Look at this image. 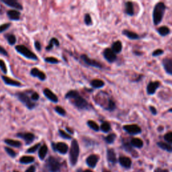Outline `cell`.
<instances>
[{"label": "cell", "instance_id": "6da1fadb", "mask_svg": "<svg viewBox=\"0 0 172 172\" xmlns=\"http://www.w3.org/2000/svg\"><path fill=\"white\" fill-rule=\"evenodd\" d=\"M65 98L69 100L74 107L80 111H88L92 108V105L79 94L77 90H70L65 94Z\"/></svg>", "mask_w": 172, "mask_h": 172}, {"label": "cell", "instance_id": "7a4b0ae2", "mask_svg": "<svg viewBox=\"0 0 172 172\" xmlns=\"http://www.w3.org/2000/svg\"><path fill=\"white\" fill-rule=\"evenodd\" d=\"M167 7L163 2H159L155 4L153 12V20L155 26L159 24L162 22Z\"/></svg>", "mask_w": 172, "mask_h": 172}, {"label": "cell", "instance_id": "3957f363", "mask_svg": "<svg viewBox=\"0 0 172 172\" xmlns=\"http://www.w3.org/2000/svg\"><path fill=\"white\" fill-rule=\"evenodd\" d=\"M79 155V145L76 139H73L71 142L69 151V162L72 165H76Z\"/></svg>", "mask_w": 172, "mask_h": 172}, {"label": "cell", "instance_id": "277c9868", "mask_svg": "<svg viewBox=\"0 0 172 172\" xmlns=\"http://www.w3.org/2000/svg\"><path fill=\"white\" fill-rule=\"evenodd\" d=\"M18 99L23 103L28 110H33L36 106V104L34 101L31 100L26 92H18L16 94Z\"/></svg>", "mask_w": 172, "mask_h": 172}, {"label": "cell", "instance_id": "5b68a950", "mask_svg": "<svg viewBox=\"0 0 172 172\" xmlns=\"http://www.w3.org/2000/svg\"><path fill=\"white\" fill-rule=\"evenodd\" d=\"M15 49L18 53H20V55H22V56L26 57L28 59L38 61V57L24 45H17L15 47Z\"/></svg>", "mask_w": 172, "mask_h": 172}, {"label": "cell", "instance_id": "8992f818", "mask_svg": "<svg viewBox=\"0 0 172 172\" xmlns=\"http://www.w3.org/2000/svg\"><path fill=\"white\" fill-rule=\"evenodd\" d=\"M46 167L50 172H58L61 169V164L54 157H49L46 161Z\"/></svg>", "mask_w": 172, "mask_h": 172}, {"label": "cell", "instance_id": "52a82bcc", "mask_svg": "<svg viewBox=\"0 0 172 172\" xmlns=\"http://www.w3.org/2000/svg\"><path fill=\"white\" fill-rule=\"evenodd\" d=\"M80 59L83 62L87 65L92 67L97 68V69H101L103 68V65L101 63H100L94 59L89 58L88 56L86 54H83L80 56Z\"/></svg>", "mask_w": 172, "mask_h": 172}, {"label": "cell", "instance_id": "ba28073f", "mask_svg": "<svg viewBox=\"0 0 172 172\" xmlns=\"http://www.w3.org/2000/svg\"><path fill=\"white\" fill-rule=\"evenodd\" d=\"M123 130L130 135H136L141 133L142 130L139 126L136 125H126L123 127Z\"/></svg>", "mask_w": 172, "mask_h": 172}, {"label": "cell", "instance_id": "9c48e42d", "mask_svg": "<svg viewBox=\"0 0 172 172\" xmlns=\"http://www.w3.org/2000/svg\"><path fill=\"white\" fill-rule=\"evenodd\" d=\"M51 145L52 147H53V151H57V152L61 153V154H66V153L68 152V151H69V147H68V145H67L66 143H63V142H59V143L57 144L53 142V143H51Z\"/></svg>", "mask_w": 172, "mask_h": 172}, {"label": "cell", "instance_id": "30bf717a", "mask_svg": "<svg viewBox=\"0 0 172 172\" xmlns=\"http://www.w3.org/2000/svg\"><path fill=\"white\" fill-rule=\"evenodd\" d=\"M103 56L105 59L110 63H114L117 60V56L113 51L111 50L110 48H106L103 51Z\"/></svg>", "mask_w": 172, "mask_h": 172}, {"label": "cell", "instance_id": "8fae6325", "mask_svg": "<svg viewBox=\"0 0 172 172\" xmlns=\"http://www.w3.org/2000/svg\"><path fill=\"white\" fill-rule=\"evenodd\" d=\"M16 136L24 140L26 145L31 144L35 139V135L31 132H19L17 133Z\"/></svg>", "mask_w": 172, "mask_h": 172}, {"label": "cell", "instance_id": "7c38bea8", "mask_svg": "<svg viewBox=\"0 0 172 172\" xmlns=\"http://www.w3.org/2000/svg\"><path fill=\"white\" fill-rule=\"evenodd\" d=\"M160 86V81H150L147 86V93L148 95H154Z\"/></svg>", "mask_w": 172, "mask_h": 172}, {"label": "cell", "instance_id": "4fadbf2b", "mask_svg": "<svg viewBox=\"0 0 172 172\" xmlns=\"http://www.w3.org/2000/svg\"><path fill=\"white\" fill-rule=\"evenodd\" d=\"M43 94L45 96V97L53 103H57L59 101L58 97L55 94L53 93L51 90L49 88H45L43 90Z\"/></svg>", "mask_w": 172, "mask_h": 172}, {"label": "cell", "instance_id": "5bb4252c", "mask_svg": "<svg viewBox=\"0 0 172 172\" xmlns=\"http://www.w3.org/2000/svg\"><path fill=\"white\" fill-rule=\"evenodd\" d=\"M162 65L164 69L168 75H172V59L171 58H164L162 61Z\"/></svg>", "mask_w": 172, "mask_h": 172}, {"label": "cell", "instance_id": "9a60e30c", "mask_svg": "<svg viewBox=\"0 0 172 172\" xmlns=\"http://www.w3.org/2000/svg\"><path fill=\"white\" fill-rule=\"evenodd\" d=\"M1 1L5 5H7V6L16 9L18 11L23 10L22 5L16 0H1Z\"/></svg>", "mask_w": 172, "mask_h": 172}, {"label": "cell", "instance_id": "2e32d148", "mask_svg": "<svg viewBox=\"0 0 172 172\" xmlns=\"http://www.w3.org/2000/svg\"><path fill=\"white\" fill-rule=\"evenodd\" d=\"M30 75H32V77H37L42 81H44L47 79L45 73L40 71V69H38V68H32L30 71Z\"/></svg>", "mask_w": 172, "mask_h": 172}, {"label": "cell", "instance_id": "e0dca14e", "mask_svg": "<svg viewBox=\"0 0 172 172\" xmlns=\"http://www.w3.org/2000/svg\"><path fill=\"white\" fill-rule=\"evenodd\" d=\"M1 79L3 81V82L5 83V84L7 85V86H15V87H22V84L19 81L14 80L10 78V77L5 76V75H2L1 76Z\"/></svg>", "mask_w": 172, "mask_h": 172}, {"label": "cell", "instance_id": "ac0fdd59", "mask_svg": "<svg viewBox=\"0 0 172 172\" xmlns=\"http://www.w3.org/2000/svg\"><path fill=\"white\" fill-rule=\"evenodd\" d=\"M99 158L98 155H91L87 158L86 159V163L88 164L89 167L94 168L97 165L98 162Z\"/></svg>", "mask_w": 172, "mask_h": 172}, {"label": "cell", "instance_id": "d6986e66", "mask_svg": "<svg viewBox=\"0 0 172 172\" xmlns=\"http://www.w3.org/2000/svg\"><path fill=\"white\" fill-rule=\"evenodd\" d=\"M20 12L16 10H10L7 12V16L9 19L14 21H18L20 19Z\"/></svg>", "mask_w": 172, "mask_h": 172}, {"label": "cell", "instance_id": "ffe728a7", "mask_svg": "<svg viewBox=\"0 0 172 172\" xmlns=\"http://www.w3.org/2000/svg\"><path fill=\"white\" fill-rule=\"evenodd\" d=\"M119 163L120 164L123 166V167L127 168V169H129L130 168L131 165H132V161L128 157L125 156H121L119 158Z\"/></svg>", "mask_w": 172, "mask_h": 172}, {"label": "cell", "instance_id": "44dd1931", "mask_svg": "<svg viewBox=\"0 0 172 172\" xmlns=\"http://www.w3.org/2000/svg\"><path fill=\"white\" fill-rule=\"evenodd\" d=\"M107 160L112 164H115L117 163V158L114 149H109L107 150Z\"/></svg>", "mask_w": 172, "mask_h": 172}, {"label": "cell", "instance_id": "7402d4cb", "mask_svg": "<svg viewBox=\"0 0 172 172\" xmlns=\"http://www.w3.org/2000/svg\"><path fill=\"white\" fill-rule=\"evenodd\" d=\"M110 49L116 55L119 54V53H121L122 50H123V44H122V42L120 41V40L114 42L112 43V47H111Z\"/></svg>", "mask_w": 172, "mask_h": 172}, {"label": "cell", "instance_id": "603a6c76", "mask_svg": "<svg viewBox=\"0 0 172 172\" xmlns=\"http://www.w3.org/2000/svg\"><path fill=\"white\" fill-rule=\"evenodd\" d=\"M125 13L127 15L129 16H132L134 14V5L133 3L131 1H127L125 3Z\"/></svg>", "mask_w": 172, "mask_h": 172}, {"label": "cell", "instance_id": "cb8c5ba5", "mask_svg": "<svg viewBox=\"0 0 172 172\" xmlns=\"http://www.w3.org/2000/svg\"><path fill=\"white\" fill-rule=\"evenodd\" d=\"M123 34L125 35L130 40H138L140 38V36L136 33L132 32V31L129 30H123Z\"/></svg>", "mask_w": 172, "mask_h": 172}, {"label": "cell", "instance_id": "d4e9b609", "mask_svg": "<svg viewBox=\"0 0 172 172\" xmlns=\"http://www.w3.org/2000/svg\"><path fill=\"white\" fill-rule=\"evenodd\" d=\"M90 86L95 89H100L105 86V83L101 79H94L90 82Z\"/></svg>", "mask_w": 172, "mask_h": 172}, {"label": "cell", "instance_id": "484cf974", "mask_svg": "<svg viewBox=\"0 0 172 172\" xmlns=\"http://www.w3.org/2000/svg\"><path fill=\"white\" fill-rule=\"evenodd\" d=\"M157 30H158V34L163 37L167 36V35H169L170 32H171L170 29L167 26H162L158 28Z\"/></svg>", "mask_w": 172, "mask_h": 172}, {"label": "cell", "instance_id": "4316f807", "mask_svg": "<svg viewBox=\"0 0 172 172\" xmlns=\"http://www.w3.org/2000/svg\"><path fill=\"white\" fill-rule=\"evenodd\" d=\"M130 143L132 147L138 148V149H140L143 147V141L138 138H132Z\"/></svg>", "mask_w": 172, "mask_h": 172}, {"label": "cell", "instance_id": "83f0119b", "mask_svg": "<svg viewBox=\"0 0 172 172\" xmlns=\"http://www.w3.org/2000/svg\"><path fill=\"white\" fill-rule=\"evenodd\" d=\"M48 153V147L46 145H43L39 148L38 151V157L40 160H44Z\"/></svg>", "mask_w": 172, "mask_h": 172}, {"label": "cell", "instance_id": "f1b7e54d", "mask_svg": "<svg viewBox=\"0 0 172 172\" xmlns=\"http://www.w3.org/2000/svg\"><path fill=\"white\" fill-rule=\"evenodd\" d=\"M60 46V43H59V41L58 39H57L56 38H52L51 40H50L49 45L46 47V50L47 51H51L53 49L54 47H58Z\"/></svg>", "mask_w": 172, "mask_h": 172}, {"label": "cell", "instance_id": "f546056e", "mask_svg": "<svg viewBox=\"0 0 172 172\" xmlns=\"http://www.w3.org/2000/svg\"><path fill=\"white\" fill-rule=\"evenodd\" d=\"M4 142H5V144H7V145L11 146V147L19 148L22 146L21 142L18 141V140L10 139V138H7V139H5Z\"/></svg>", "mask_w": 172, "mask_h": 172}, {"label": "cell", "instance_id": "4dcf8cb0", "mask_svg": "<svg viewBox=\"0 0 172 172\" xmlns=\"http://www.w3.org/2000/svg\"><path fill=\"white\" fill-rule=\"evenodd\" d=\"M158 146L163 150H165L169 153H171L172 148L171 145L170 144H168L167 143H164V142H158Z\"/></svg>", "mask_w": 172, "mask_h": 172}, {"label": "cell", "instance_id": "1f68e13d", "mask_svg": "<svg viewBox=\"0 0 172 172\" xmlns=\"http://www.w3.org/2000/svg\"><path fill=\"white\" fill-rule=\"evenodd\" d=\"M34 161V158L32 156H23L20 159V163L22 164H29Z\"/></svg>", "mask_w": 172, "mask_h": 172}, {"label": "cell", "instance_id": "d6a6232c", "mask_svg": "<svg viewBox=\"0 0 172 172\" xmlns=\"http://www.w3.org/2000/svg\"><path fill=\"white\" fill-rule=\"evenodd\" d=\"M100 130H101L104 133H108L109 131H110L111 130V126L110 124L108 123V122H103L101 123V125L100 127Z\"/></svg>", "mask_w": 172, "mask_h": 172}, {"label": "cell", "instance_id": "836d02e7", "mask_svg": "<svg viewBox=\"0 0 172 172\" xmlns=\"http://www.w3.org/2000/svg\"><path fill=\"white\" fill-rule=\"evenodd\" d=\"M116 109V103L113 101V100L110 98V100H109L108 101V105H107L106 108L105 110H108L109 112H113V111L115 110Z\"/></svg>", "mask_w": 172, "mask_h": 172}, {"label": "cell", "instance_id": "e575fe53", "mask_svg": "<svg viewBox=\"0 0 172 172\" xmlns=\"http://www.w3.org/2000/svg\"><path fill=\"white\" fill-rule=\"evenodd\" d=\"M87 125L90 129H92V130L96 131V132H98L100 130V127L98 125V124L96 123L95 121H88L87 122Z\"/></svg>", "mask_w": 172, "mask_h": 172}, {"label": "cell", "instance_id": "d590c367", "mask_svg": "<svg viewBox=\"0 0 172 172\" xmlns=\"http://www.w3.org/2000/svg\"><path fill=\"white\" fill-rule=\"evenodd\" d=\"M116 138V134L115 133H111V134H108V136H106V137L104 138V140L106 143L112 144L114 141H115Z\"/></svg>", "mask_w": 172, "mask_h": 172}, {"label": "cell", "instance_id": "8d00e7d4", "mask_svg": "<svg viewBox=\"0 0 172 172\" xmlns=\"http://www.w3.org/2000/svg\"><path fill=\"white\" fill-rule=\"evenodd\" d=\"M5 37H6V39L7 40V42H8L9 44H10V45H14V44H16V37L15 36L14 34H9L5 35Z\"/></svg>", "mask_w": 172, "mask_h": 172}, {"label": "cell", "instance_id": "74e56055", "mask_svg": "<svg viewBox=\"0 0 172 172\" xmlns=\"http://www.w3.org/2000/svg\"><path fill=\"white\" fill-rule=\"evenodd\" d=\"M44 61L46 63H48L50 64H58L59 63V59H57L55 57H46L44 59Z\"/></svg>", "mask_w": 172, "mask_h": 172}, {"label": "cell", "instance_id": "f35d334b", "mask_svg": "<svg viewBox=\"0 0 172 172\" xmlns=\"http://www.w3.org/2000/svg\"><path fill=\"white\" fill-rule=\"evenodd\" d=\"M55 111L57 112L59 115L61 116H65L67 114L66 110L61 106H56L55 108Z\"/></svg>", "mask_w": 172, "mask_h": 172}, {"label": "cell", "instance_id": "ab89813d", "mask_svg": "<svg viewBox=\"0 0 172 172\" xmlns=\"http://www.w3.org/2000/svg\"><path fill=\"white\" fill-rule=\"evenodd\" d=\"M59 136H60L61 138H64V139L70 140V139H71V138H72L71 136L70 135V134H67V133L65 132L64 130H61V129H59Z\"/></svg>", "mask_w": 172, "mask_h": 172}, {"label": "cell", "instance_id": "60d3db41", "mask_svg": "<svg viewBox=\"0 0 172 172\" xmlns=\"http://www.w3.org/2000/svg\"><path fill=\"white\" fill-rule=\"evenodd\" d=\"M84 22L85 24H86V25L88 26H90L92 25V19L90 14H85Z\"/></svg>", "mask_w": 172, "mask_h": 172}, {"label": "cell", "instance_id": "b9f144b4", "mask_svg": "<svg viewBox=\"0 0 172 172\" xmlns=\"http://www.w3.org/2000/svg\"><path fill=\"white\" fill-rule=\"evenodd\" d=\"M123 147L125 150L127 151V152L129 153H131L132 151H133L132 149V147L131 146L130 143H128V142H125V143H123Z\"/></svg>", "mask_w": 172, "mask_h": 172}, {"label": "cell", "instance_id": "7bdbcfd3", "mask_svg": "<svg viewBox=\"0 0 172 172\" xmlns=\"http://www.w3.org/2000/svg\"><path fill=\"white\" fill-rule=\"evenodd\" d=\"M40 147V143L36 144V145L33 146V147L29 148L26 151V153H34L36 152V151H38V149H39Z\"/></svg>", "mask_w": 172, "mask_h": 172}, {"label": "cell", "instance_id": "ee69618b", "mask_svg": "<svg viewBox=\"0 0 172 172\" xmlns=\"http://www.w3.org/2000/svg\"><path fill=\"white\" fill-rule=\"evenodd\" d=\"M163 138H164V140L167 142V143L170 144V145L172 143V132H169L166 133L165 135H164Z\"/></svg>", "mask_w": 172, "mask_h": 172}, {"label": "cell", "instance_id": "f6af8a7d", "mask_svg": "<svg viewBox=\"0 0 172 172\" xmlns=\"http://www.w3.org/2000/svg\"><path fill=\"white\" fill-rule=\"evenodd\" d=\"M5 152L7 153V155H10L11 158H14L16 156V153L15 152V151L13 150V149H11V148L5 147Z\"/></svg>", "mask_w": 172, "mask_h": 172}, {"label": "cell", "instance_id": "bcb514c9", "mask_svg": "<svg viewBox=\"0 0 172 172\" xmlns=\"http://www.w3.org/2000/svg\"><path fill=\"white\" fill-rule=\"evenodd\" d=\"M0 69H1V71L4 74H6L7 73V67L6 65H5V62L3 60H1V59H0Z\"/></svg>", "mask_w": 172, "mask_h": 172}, {"label": "cell", "instance_id": "7dc6e473", "mask_svg": "<svg viewBox=\"0 0 172 172\" xmlns=\"http://www.w3.org/2000/svg\"><path fill=\"white\" fill-rule=\"evenodd\" d=\"M10 26H11V23H5V24H3L2 25H0V33L7 30L10 28Z\"/></svg>", "mask_w": 172, "mask_h": 172}, {"label": "cell", "instance_id": "c3c4849f", "mask_svg": "<svg viewBox=\"0 0 172 172\" xmlns=\"http://www.w3.org/2000/svg\"><path fill=\"white\" fill-rule=\"evenodd\" d=\"M39 98H40L39 94H38V93H36V92H33L32 94H31L30 99H31V100H32V101H38V100H39Z\"/></svg>", "mask_w": 172, "mask_h": 172}, {"label": "cell", "instance_id": "681fc988", "mask_svg": "<svg viewBox=\"0 0 172 172\" xmlns=\"http://www.w3.org/2000/svg\"><path fill=\"white\" fill-rule=\"evenodd\" d=\"M163 53H164V51H163L162 49H158L153 52L152 56L153 57H159V56H161V55H162Z\"/></svg>", "mask_w": 172, "mask_h": 172}, {"label": "cell", "instance_id": "f907efd6", "mask_svg": "<svg viewBox=\"0 0 172 172\" xmlns=\"http://www.w3.org/2000/svg\"><path fill=\"white\" fill-rule=\"evenodd\" d=\"M149 110L151 111V114H153V115H157L158 114V110H157L156 108L154 107L153 106H149Z\"/></svg>", "mask_w": 172, "mask_h": 172}, {"label": "cell", "instance_id": "816d5d0a", "mask_svg": "<svg viewBox=\"0 0 172 172\" xmlns=\"http://www.w3.org/2000/svg\"><path fill=\"white\" fill-rule=\"evenodd\" d=\"M34 47H35V49H36L37 51H41L42 49V46H41V44L40 43L39 41H35L34 42Z\"/></svg>", "mask_w": 172, "mask_h": 172}, {"label": "cell", "instance_id": "f5cc1de1", "mask_svg": "<svg viewBox=\"0 0 172 172\" xmlns=\"http://www.w3.org/2000/svg\"><path fill=\"white\" fill-rule=\"evenodd\" d=\"M0 54L4 55L5 57L8 56V53H7L6 50H5L3 47H1V46H0Z\"/></svg>", "mask_w": 172, "mask_h": 172}, {"label": "cell", "instance_id": "db71d44e", "mask_svg": "<svg viewBox=\"0 0 172 172\" xmlns=\"http://www.w3.org/2000/svg\"><path fill=\"white\" fill-rule=\"evenodd\" d=\"M144 77H145V75H139L138 76V77L136 79H134V80H133L132 81L133 82H139V81H140L142 80V79H143Z\"/></svg>", "mask_w": 172, "mask_h": 172}, {"label": "cell", "instance_id": "11a10c76", "mask_svg": "<svg viewBox=\"0 0 172 172\" xmlns=\"http://www.w3.org/2000/svg\"><path fill=\"white\" fill-rule=\"evenodd\" d=\"M35 171H36V167H35V166L32 165L28 168V169L26 170L25 172H35Z\"/></svg>", "mask_w": 172, "mask_h": 172}, {"label": "cell", "instance_id": "9f6ffc18", "mask_svg": "<svg viewBox=\"0 0 172 172\" xmlns=\"http://www.w3.org/2000/svg\"><path fill=\"white\" fill-rule=\"evenodd\" d=\"M155 172H169L167 169H161V168H157L155 169Z\"/></svg>", "mask_w": 172, "mask_h": 172}, {"label": "cell", "instance_id": "6f0895ef", "mask_svg": "<svg viewBox=\"0 0 172 172\" xmlns=\"http://www.w3.org/2000/svg\"><path fill=\"white\" fill-rule=\"evenodd\" d=\"M133 54L136 55V56H141L142 55H143V53H141V52L140 51H132Z\"/></svg>", "mask_w": 172, "mask_h": 172}, {"label": "cell", "instance_id": "680465c9", "mask_svg": "<svg viewBox=\"0 0 172 172\" xmlns=\"http://www.w3.org/2000/svg\"><path fill=\"white\" fill-rule=\"evenodd\" d=\"M65 129H66V130L70 134H73V133H74V132H73V130H72L71 129H70V128H69V127H65Z\"/></svg>", "mask_w": 172, "mask_h": 172}, {"label": "cell", "instance_id": "91938a15", "mask_svg": "<svg viewBox=\"0 0 172 172\" xmlns=\"http://www.w3.org/2000/svg\"><path fill=\"white\" fill-rule=\"evenodd\" d=\"M83 172H93V171H91V170L88 169V170H86V171H83Z\"/></svg>", "mask_w": 172, "mask_h": 172}, {"label": "cell", "instance_id": "94428289", "mask_svg": "<svg viewBox=\"0 0 172 172\" xmlns=\"http://www.w3.org/2000/svg\"><path fill=\"white\" fill-rule=\"evenodd\" d=\"M76 172H83L82 170H81V169H78V170Z\"/></svg>", "mask_w": 172, "mask_h": 172}, {"label": "cell", "instance_id": "6125c7cd", "mask_svg": "<svg viewBox=\"0 0 172 172\" xmlns=\"http://www.w3.org/2000/svg\"><path fill=\"white\" fill-rule=\"evenodd\" d=\"M169 112H171V108H170V109H169Z\"/></svg>", "mask_w": 172, "mask_h": 172}, {"label": "cell", "instance_id": "be15d7a7", "mask_svg": "<svg viewBox=\"0 0 172 172\" xmlns=\"http://www.w3.org/2000/svg\"><path fill=\"white\" fill-rule=\"evenodd\" d=\"M103 172H110V171H103Z\"/></svg>", "mask_w": 172, "mask_h": 172}, {"label": "cell", "instance_id": "e7e4bbea", "mask_svg": "<svg viewBox=\"0 0 172 172\" xmlns=\"http://www.w3.org/2000/svg\"><path fill=\"white\" fill-rule=\"evenodd\" d=\"M1 107H0V112H1Z\"/></svg>", "mask_w": 172, "mask_h": 172}, {"label": "cell", "instance_id": "03108f58", "mask_svg": "<svg viewBox=\"0 0 172 172\" xmlns=\"http://www.w3.org/2000/svg\"><path fill=\"white\" fill-rule=\"evenodd\" d=\"M13 172H19V171H14Z\"/></svg>", "mask_w": 172, "mask_h": 172}]
</instances>
